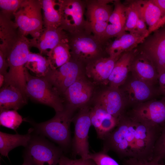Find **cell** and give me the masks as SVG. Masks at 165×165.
I'll return each mask as SVG.
<instances>
[{
	"mask_svg": "<svg viewBox=\"0 0 165 165\" xmlns=\"http://www.w3.org/2000/svg\"><path fill=\"white\" fill-rule=\"evenodd\" d=\"M161 130L123 115L116 127L104 140L103 151H113L125 159L150 160Z\"/></svg>",
	"mask_w": 165,
	"mask_h": 165,
	"instance_id": "obj_1",
	"label": "cell"
},
{
	"mask_svg": "<svg viewBox=\"0 0 165 165\" xmlns=\"http://www.w3.org/2000/svg\"><path fill=\"white\" fill-rule=\"evenodd\" d=\"M0 39V51L5 54L9 69L4 85L12 86L28 97L25 71L30 52L29 39L15 28H10L3 32Z\"/></svg>",
	"mask_w": 165,
	"mask_h": 165,
	"instance_id": "obj_2",
	"label": "cell"
},
{
	"mask_svg": "<svg viewBox=\"0 0 165 165\" xmlns=\"http://www.w3.org/2000/svg\"><path fill=\"white\" fill-rule=\"evenodd\" d=\"M75 111L65 105L63 110L56 112L53 117L46 121L38 123L29 122L33 124L37 134L47 137L65 150L72 142L70 125Z\"/></svg>",
	"mask_w": 165,
	"mask_h": 165,
	"instance_id": "obj_3",
	"label": "cell"
},
{
	"mask_svg": "<svg viewBox=\"0 0 165 165\" xmlns=\"http://www.w3.org/2000/svg\"><path fill=\"white\" fill-rule=\"evenodd\" d=\"M108 42L102 41L90 31L68 33L71 57L85 65L105 57L104 55L107 54L106 48Z\"/></svg>",
	"mask_w": 165,
	"mask_h": 165,
	"instance_id": "obj_4",
	"label": "cell"
},
{
	"mask_svg": "<svg viewBox=\"0 0 165 165\" xmlns=\"http://www.w3.org/2000/svg\"><path fill=\"white\" fill-rule=\"evenodd\" d=\"M25 75L28 97L35 102L53 108L56 112L64 110V98L45 78L32 75L26 68Z\"/></svg>",
	"mask_w": 165,
	"mask_h": 165,
	"instance_id": "obj_5",
	"label": "cell"
},
{
	"mask_svg": "<svg viewBox=\"0 0 165 165\" xmlns=\"http://www.w3.org/2000/svg\"><path fill=\"white\" fill-rule=\"evenodd\" d=\"M36 134H32L25 147L24 161L31 165H57L63 155L62 149L56 146L44 136Z\"/></svg>",
	"mask_w": 165,
	"mask_h": 165,
	"instance_id": "obj_6",
	"label": "cell"
},
{
	"mask_svg": "<svg viewBox=\"0 0 165 165\" xmlns=\"http://www.w3.org/2000/svg\"><path fill=\"white\" fill-rule=\"evenodd\" d=\"M57 6L61 16L60 27L65 31L71 34L92 32L84 17L85 0H59Z\"/></svg>",
	"mask_w": 165,
	"mask_h": 165,
	"instance_id": "obj_7",
	"label": "cell"
},
{
	"mask_svg": "<svg viewBox=\"0 0 165 165\" xmlns=\"http://www.w3.org/2000/svg\"><path fill=\"white\" fill-rule=\"evenodd\" d=\"M40 0H23L13 14L14 22L25 36L30 35L33 38L38 37L43 30V18Z\"/></svg>",
	"mask_w": 165,
	"mask_h": 165,
	"instance_id": "obj_8",
	"label": "cell"
},
{
	"mask_svg": "<svg viewBox=\"0 0 165 165\" xmlns=\"http://www.w3.org/2000/svg\"><path fill=\"white\" fill-rule=\"evenodd\" d=\"M152 32L135 49L152 62L159 75L165 71V26Z\"/></svg>",
	"mask_w": 165,
	"mask_h": 165,
	"instance_id": "obj_9",
	"label": "cell"
},
{
	"mask_svg": "<svg viewBox=\"0 0 165 165\" xmlns=\"http://www.w3.org/2000/svg\"><path fill=\"white\" fill-rule=\"evenodd\" d=\"M114 1L85 0L86 20L92 33L101 39L114 9L109 3Z\"/></svg>",
	"mask_w": 165,
	"mask_h": 165,
	"instance_id": "obj_10",
	"label": "cell"
},
{
	"mask_svg": "<svg viewBox=\"0 0 165 165\" xmlns=\"http://www.w3.org/2000/svg\"><path fill=\"white\" fill-rule=\"evenodd\" d=\"M90 108L87 105L79 109L77 114L73 117L74 136L72 141L73 155L81 158L88 159L89 151L88 133L91 126L90 118Z\"/></svg>",
	"mask_w": 165,
	"mask_h": 165,
	"instance_id": "obj_11",
	"label": "cell"
},
{
	"mask_svg": "<svg viewBox=\"0 0 165 165\" xmlns=\"http://www.w3.org/2000/svg\"><path fill=\"white\" fill-rule=\"evenodd\" d=\"M86 65L71 57L58 68L51 69L44 78L62 96L66 90L82 75Z\"/></svg>",
	"mask_w": 165,
	"mask_h": 165,
	"instance_id": "obj_12",
	"label": "cell"
},
{
	"mask_svg": "<svg viewBox=\"0 0 165 165\" xmlns=\"http://www.w3.org/2000/svg\"><path fill=\"white\" fill-rule=\"evenodd\" d=\"M147 125L162 129L165 125V99L138 104L130 116Z\"/></svg>",
	"mask_w": 165,
	"mask_h": 165,
	"instance_id": "obj_13",
	"label": "cell"
},
{
	"mask_svg": "<svg viewBox=\"0 0 165 165\" xmlns=\"http://www.w3.org/2000/svg\"><path fill=\"white\" fill-rule=\"evenodd\" d=\"M92 83L82 75L71 85L62 95L65 105L75 110L87 105L93 93Z\"/></svg>",
	"mask_w": 165,
	"mask_h": 165,
	"instance_id": "obj_14",
	"label": "cell"
},
{
	"mask_svg": "<svg viewBox=\"0 0 165 165\" xmlns=\"http://www.w3.org/2000/svg\"><path fill=\"white\" fill-rule=\"evenodd\" d=\"M95 104L119 119L123 115L127 102L122 91L119 88L109 87L98 95Z\"/></svg>",
	"mask_w": 165,
	"mask_h": 165,
	"instance_id": "obj_15",
	"label": "cell"
},
{
	"mask_svg": "<svg viewBox=\"0 0 165 165\" xmlns=\"http://www.w3.org/2000/svg\"><path fill=\"white\" fill-rule=\"evenodd\" d=\"M68 33L61 27L44 28L36 38L29 39L31 47L37 48L41 54L48 52L60 43L68 42Z\"/></svg>",
	"mask_w": 165,
	"mask_h": 165,
	"instance_id": "obj_16",
	"label": "cell"
},
{
	"mask_svg": "<svg viewBox=\"0 0 165 165\" xmlns=\"http://www.w3.org/2000/svg\"><path fill=\"white\" fill-rule=\"evenodd\" d=\"M119 57L108 56L97 59L86 65L85 73L93 83L107 85L115 64Z\"/></svg>",
	"mask_w": 165,
	"mask_h": 165,
	"instance_id": "obj_17",
	"label": "cell"
},
{
	"mask_svg": "<svg viewBox=\"0 0 165 165\" xmlns=\"http://www.w3.org/2000/svg\"><path fill=\"white\" fill-rule=\"evenodd\" d=\"M114 8L108 21L105 31L101 39L105 42H108L111 38L120 37L126 33L125 26L126 17L125 14L126 6L120 0H115Z\"/></svg>",
	"mask_w": 165,
	"mask_h": 165,
	"instance_id": "obj_18",
	"label": "cell"
},
{
	"mask_svg": "<svg viewBox=\"0 0 165 165\" xmlns=\"http://www.w3.org/2000/svg\"><path fill=\"white\" fill-rule=\"evenodd\" d=\"M136 52L131 64L130 72L134 78L152 86L158 80L157 71L149 59Z\"/></svg>",
	"mask_w": 165,
	"mask_h": 165,
	"instance_id": "obj_19",
	"label": "cell"
},
{
	"mask_svg": "<svg viewBox=\"0 0 165 165\" xmlns=\"http://www.w3.org/2000/svg\"><path fill=\"white\" fill-rule=\"evenodd\" d=\"M90 116L91 126L95 128L98 138L103 140L115 129L118 122V119L95 104L90 108Z\"/></svg>",
	"mask_w": 165,
	"mask_h": 165,
	"instance_id": "obj_20",
	"label": "cell"
},
{
	"mask_svg": "<svg viewBox=\"0 0 165 165\" xmlns=\"http://www.w3.org/2000/svg\"><path fill=\"white\" fill-rule=\"evenodd\" d=\"M136 53L135 49L122 54L116 61L108 78L109 87L119 88L124 83L130 72L131 64Z\"/></svg>",
	"mask_w": 165,
	"mask_h": 165,
	"instance_id": "obj_21",
	"label": "cell"
},
{
	"mask_svg": "<svg viewBox=\"0 0 165 165\" xmlns=\"http://www.w3.org/2000/svg\"><path fill=\"white\" fill-rule=\"evenodd\" d=\"M147 37L137 32L126 33L111 42H109L106 48V53L108 56L119 57L123 53L135 49Z\"/></svg>",
	"mask_w": 165,
	"mask_h": 165,
	"instance_id": "obj_22",
	"label": "cell"
},
{
	"mask_svg": "<svg viewBox=\"0 0 165 165\" xmlns=\"http://www.w3.org/2000/svg\"><path fill=\"white\" fill-rule=\"evenodd\" d=\"M152 86L133 77L127 84L122 92L127 102L138 104L144 102L152 96L153 91Z\"/></svg>",
	"mask_w": 165,
	"mask_h": 165,
	"instance_id": "obj_23",
	"label": "cell"
},
{
	"mask_svg": "<svg viewBox=\"0 0 165 165\" xmlns=\"http://www.w3.org/2000/svg\"><path fill=\"white\" fill-rule=\"evenodd\" d=\"M28 98L17 88L4 85L0 90V111L17 110L27 104Z\"/></svg>",
	"mask_w": 165,
	"mask_h": 165,
	"instance_id": "obj_24",
	"label": "cell"
},
{
	"mask_svg": "<svg viewBox=\"0 0 165 165\" xmlns=\"http://www.w3.org/2000/svg\"><path fill=\"white\" fill-rule=\"evenodd\" d=\"M137 10L139 18L142 20L149 26V35L162 17L159 8L152 0H132Z\"/></svg>",
	"mask_w": 165,
	"mask_h": 165,
	"instance_id": "obj_25",
	"label": "cell"
},
{
	"mask_svg": "<svg viewBox=\"0 0 165 165\" xmlns=\"http://www.w3.org/2000/svg\"><path fill=\"white\" fill-rule=\"evenodd\" d=\"M34 129H29L24 135L10 134L0 132V152L3 156L8 157L9 152L18 146L25 147L28 145L32 137Z\"/></svg>",
	"mask_w": 165,
	"mask_h": 165,
	"instance_id": "obj_26",
	"label": "cell"
},
{
	"mask_svg": "<svg viewBox=\"0 0 165 165\" xmlns=\"http://www.w3.org/2000/svg\"><path fill=\"white\" fill-rule=\"evenodd\" d=\"M47 59L52 70L56 69L68 62L71 58L68 42H62L46 54Z\"/></svg>",
	"mask_w": 165,
	"mask_h": 165,
	"instance_id": "obj_27",
	"label": "cell"
},
{
	"mask_svg": "<svg viewBox=\"0 0 165 165\" xmlns=\"http://www.w3.org/2000/svg\"><path fill=\"white\" fill-rule=\"evenodd\" d=\"M25 67L39 77H45L51 69L47 58L40 53L31 52Z\"/></svg>",
	"mask_w": 165,
	"mask_h": 165,
	"instance_id": "obj_28",
	"label": "cell"
},
{
	"mask_svg": "<svg viewBox=\"0 0 165 165\" xmlns=\"http://www.w3.org/2000/svg\"><path fill=\"white\" fill-rule=\"evenodd\" d=\"M40 1L43 12L44 28L60 27L61 16L57 7L56 8L57 1L53 0H41Z\"/></svg>",
	"mask_w": 165,
	"mask_h": 165,
	"instance_id": "obj_29",
	"label": "cell"
},
{
	"mask_svg": "<svg viewBox=\"0 0 165 165\" xmlns=\"http://www.w3.org/2000/svg\"><path fill=\"white\" fill-rule=\"evenodd\" d=\"M24 120L17 110H9L0 112V125L16 131Z\"/></svg>",
	"mask_w": 165,
	"mask_h": 165,
	"instance_id": "obj_30",
	"label": "cell"
},
{
	"mask_svg": "<svg viewBox=\"0 0 165 165\" xmlns=\"http://www.w3.org/2000/svg\"><path fill=\"white\" fill-rule=\"evenodd\" d=\"M125 14L126 20L125 26V31L130 33L137 32L136 26L139 19L136 8L132 0H127L125 2Z\"/></svg>",
	"mask_w": 165,
	"mask_h": 165,
	"instance_id": "obj_31",
	"label": "cell"
},
{
	"mask_svg": "<svg viewBox=\"0 0 165 165\" xmlns=\"http://www.w3.org/2000/svg\"><path fill=\"white\" fill-rule=\"evenodd\" d=\"M160 161L165 160V125L162 127L160 133L155 144L153 158Z\"/></svg>",
	"mask_w": 165,
	"mask_h": 165,
	"instance_id": "obj_32",
	"label": "cell"
},
{
	"mask_svg": "<svg viewBox=\"0 0 165 165\" xmlns=\"http://www.w3.org/2000/svg\"><path fill=\"white\" fill-rule=\"evenodd\" d=\"M88 159L93 161L96 165H119L113 158L103 151L90 153Z\"/></svg>",
	"mask_w": 165,
	"mask_h": 165,
	"instance_id": "obj_33",
	"label": "cell"
},
{
	"mask_svg": "<svg viewBox=\"0 0 165 165\" xmlns=\"http://www.w3.org/2000/svg\"><path fill=\"white\" fill-rule=\"evenodd\" d=\"M23 0H0V13L12 17Z\"/></svg>",
	"mask_w": 165,
	"mask_h": 165,
	"instance_id": "obj_34",
	"label": "cell"
},
{
	"mask_svg": "<svg viewBox=\"0 0 165 165\" xmlns=\"http://www.w3.org/2000/svg\"><path fill=\"white\" fill-rule=\"evenodd\" d=\"M90 159L82 158L77 159H70L62 155L59 159V165H90Z\"/></svg>",
	"mask_w": 165,
	"mask_h": 165,
	"instance_id": "obj_35",
	"label": "cell"
},
{
	"mask_svg": "<svg viewBox=\"0 0 165 165\" xmlns=\"http://www.w3.org/2000/svg\"><path fill=\"white\" fill-rule=\"evenodd\" d=\"M157 159L152 158L149 160H141L130 158L126 159L123 162L124 165H161Z\"/></svg>",
	"mask_w": 165,
	"mask_h": 165,
	"instance_id": "obj_36",
	"label": "cell"
},
{
	"mask_svg": "<svg viewBox=\"0 0 165 165\" xmlns=\"http://www.w3.org/2000/svg\"><path fill=\"white\" fill-rule=\"evenodd\" d=\"M144 21L139 18L136 24V30L140 35L147 37L149 35V31Z\"/></svg>",
	"mask_w": 165,
	"mask_h": 165,
	"instance_id": "obj_37",
	"label": "cell"
},
{
	"mask_svg": "<svg viewBox=\"0 0 165 165\" xmlns=\"http://www.w3.org/2000/svg\"><path fill=\"white\" fill-rule=\"evenodd\" d=\"M158 81L160 91L165 96V71L159 75Z\"/></svg>",
	"mask_w": 165,
	"mask_h": 165,
	"instance_id": "obj_38",
	"label": "cell"
},
{
	"mask_svg": "<svg viewBox=\"0 0 165 165\" xmlns=\"http://www.w3.org/2000/svg\"><path fill=\"white\" fill-rule=\"evenodd\" d=\"M152 0L160 9L162 17L165 15V0Z\"/></svg>",
	"mask_w": 165,
	"mask_h": 165,
	"instance_id": "obj_39",
	"label": "cell"
},
{
	"mask_svg": "<svg viewBox=\"0 0 165 165\" xmlns=\"http://www.w3.org/2000/svg\"><path fill=\"white\" fill-rule=\"evenodd\" d=\"M165 24V15L162 17L152 29V33L155 31L159 29Z\"/></svg>",
	"mask_w": 165,
	"mask_h": 165,
	"instance_id": "obj_40",
	"label": "cell"
},
{
	"mask_svg": "<svg viewBox=\"0 0 165 165\" xmlns=\"http://www.w3.org/2000/svg\"><path fill=\"white\" fill-rule=\"evenodd\" d=\"M22 165H31L30 164L24 161V163L23 164H22Z\"/></svg>",
	"mask_w": 165,
	"mask_h": 165,
	"instance_id": "obj_41",
	"label": "cell"
},
{
	"mask_svg": "<svg viewBox=\"0 0 165 165\" xmlns=\"http://www.w3.org/2000/svg\"><path fill=\"white\" fill-rule=\"evenodd\" d=\"M90 165H96L94 163L93 161L91 160V162H90Z\"/></svg>",
	"mask_w": 165,
	"mask_h": 165,
	"instance_id": "obj_42",
	"label": "cell"
},
{
	"mask_svg": "<svg viewBox=\"0 0 165 165\" xmlns=\"http://www.w3.org/2000/svg\"><path fill=\"white\" fill-rule=\"evenodd\" d=\"M161 165H165V163L164 164H161Z\"/></svg>",
	"mask_w": 165,
	"mask_h": 165,
	"instance_id": "obj_43",
	"label": "cell"
}]
</instances>
